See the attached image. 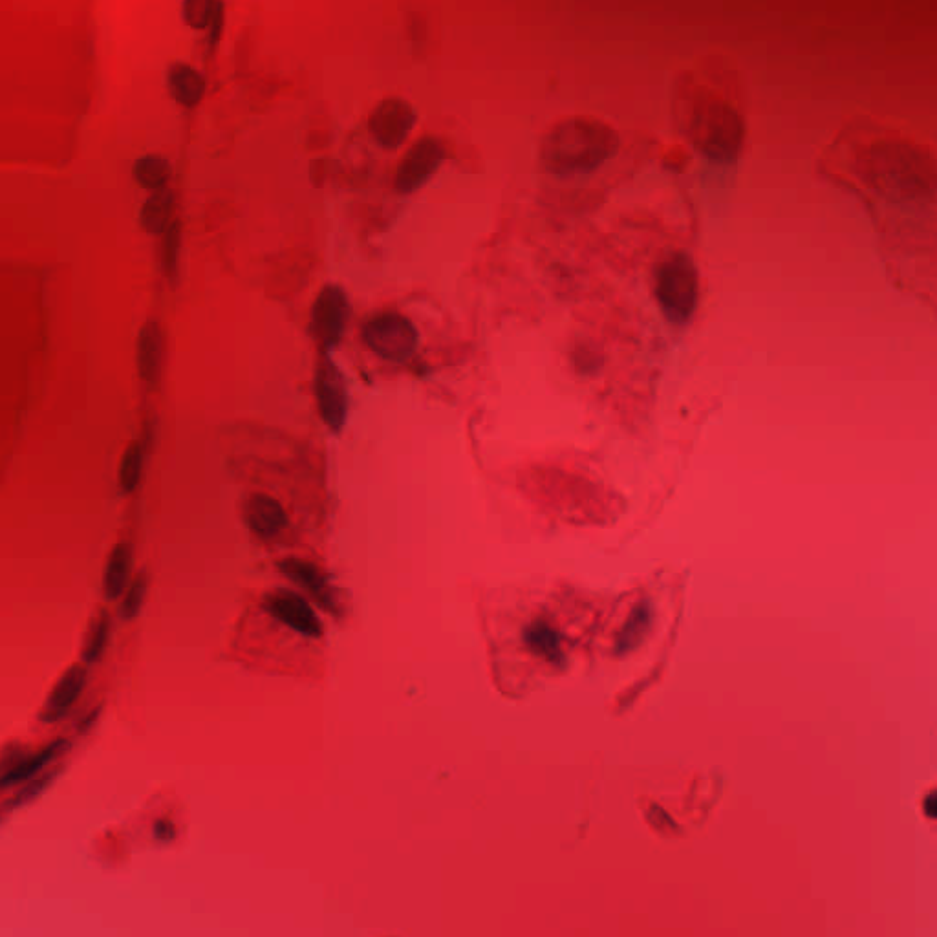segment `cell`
Returning a JSON list of instances; mask_svg holds the SVG:
<instances>
[{
	"instance_id": "6da1fadb",
	"label": "cell",
	"mask_w": 937,
	"mask_h": 937,
	"mask_svg": "<svg viewBox=\"0 0 937 937\" xmlns=\"http://www.w3.org/2000/svg\"><path fill=\"white\" fill-rule=\"evenodd\" d=\"M676 114L692 145L712 162H734L742 151L745 136L742 116L731 103L707 88H679Z\"/></svg>"
},
{
	"instance_id": "30bf717a",
	"label": "cell",
	"mask_w": 937,
	"mask_h": 937,
	"mask_svg": "<svg viewBox=\"0 0 937 937\" xmlns=\"http://www.w3.org/2000/svg\"><path fill=\"white\" fill-rule=\"evenodd\" d=\"M87 685L88 667L83 663H76L66 668L44 701L43 709L39 712V722L44 725L63 722L70 716V712L74 711Z\"/></svg>"
},
{
	"instance_id": "5bb4252c",
	"label": "cell",
	"mask_w": 937,
	"mask_h": 937,
	"mask_svg": "<svg viewBox=\"0 0 937 937\" xmlns=\"http://www.w3.org/2000/svg\"><path fill=\"white\" fill-rule=\"evenodd\" d=\"M246 524L260 539H273L288 526L284 507L268 495H253L246 504Z\"/></svg>"
},
{
	"instance_id": "484cf974",
	"label": "cell",
	"mask_w": 937,
	"mask_h": 937,
	"mask_svg": "<svg viewBox=\"0 0 937 937\" xmlns=\"http://www.w3.org/2000/svg\"><path fill=\"white\" fill-rule=\"evenodd\" d=\"M648 625H650V608H648L647 604H639L636 610H634V614H632V619H628V625L625 626V630H623V634H621L619 647H634L637 639H639V632H641L643 628L647 630Z\"/></svg>"
},
{
	"instance_id": "ba28073f",
	"label": "cell",
	"mask_w": 937,
	"mask_h": 937,
	"mask_svg": "<svg viewBox=\"0 0 937 937\" xmlns=\"http://www.w3.org/2000/svg\"><path fill=\"white\" fill-rule=\"evenodd\" d=\"M416 110L401 97L381 101L368 121V129L379 145L387 149L401 147L416 125Z\"/></svg>"
},
{
	"instance_id": "5b68a950",
	"label": "cell",
	"mask_w": 937,
	"mask_h": 937,
	"mask_svg": "<svg viewBox=\"0 0 937 937\" xmlns=\"http://www.w3.org/2000/svg\"><path fill=\"white\" fill-rule=\"evenodd\" d=\"M348 317L350 302L345 290L335 284L324 286L313 302L310 321L313 341L319 345L323 354H328L334 346L339 345L341 337L345 334Z\"/></svg>"
},
{
	"instance_id": "603a6c76",
	"label": "cell",
	"mask_w": 937,
	"mask_h": 937,
	"mask_svg": "<svg viewBox=\"0 0 937 937\" xmlns=\"http://www.w3.org/2000/svg\"><path fill=\"white\" fill-rule=\"evenodd\" d=\"M149 586H151V577L147 571L141 570L134 573L127 590L121 595V604H119L121 621H134L141 614L147 595H149Z\"/></svg>"
},
{
	"instance_id": "7a4b0ae2",
	"label": "cell",
	"mask_w": 937,
	"mask_h": 937,
	"mask_svg": "<svg viewBox=\"0 0 937 937\" xmlns=\"http://www.w3.org/2000/svg\"><path fill=\"white\" fill-rule=\"evenodd\" d=\"M619 147L617 132L593 118L564 119L546 134L540 160L557 176L590 173L608 162Z\"/></svg>"
},
{
	"instance_id": "9c48e42d",
	"label": "cell",
	"mask_w": 937,
	"mask_h": 937,
	"mask_svg": "<svg viewBox=\"0 0 937 937\" xmlns=\"http://www.w3.org/2000/svg\"><path fill=\"white\" fill-rule=\"evenodd\" d=\"M264 610L277 619L279 623L288 626L293 632L306 637L323 636V625L317 614L313 612L308 601L299 593L288 590H275L264 597Z\"/></svg>"
},
{
	"instance_id": "ac0fdd59",
	"label": "cell",
	"mask_w": 937,
	"mask_h": 937,
	"mask_svg": "<svg viewBox=\"0 0 937 937\" xmlns=\"http://www.w3.org/2000/svg\"><path fill=\"white\" fill-rule=\"evenodd\" d=\"M174 194L171 189L154 191L141 207V227L151 235H163L174 222Z\"/></svg>"
},
{
	"instance_id": "ffe728a7",
	"label": "cell",
	"mask_w": 937,
	"mask_h": 937,
	"mask_svg": "<svg viewBox=\"0 0 937 937\" xmlns=\"http://www.w3.org/2000/svg\"><path fill=\"white\" fill-rule=\"evenodd\" d=\"M132 174H134V180L143 189L154 193L167 187V182L171 178V163L158 154H147L134 163Z\"/></svg>"
},
{
	"instance_id": "52a82bcc",
	"label": "cell",
	"mask_w": 937,
	"mask_h": 937,
	"mask_svg": "<svg viewBox=\"0 0 937 937\" xmlns=\"http://www.w3.org/2000/svg\"><path fill=\"white\" fill-rule=\"evenodd\" d=\"M445 160V149L436 138H421L410 147L396 171V189L399 193H414L431 180Z\"/></svg>"
},
{
	"instance_id": "3957f363",
	"label": "cell",
	"mask_w": 937,
	"mask_h": 937,
	"mask_svg": "<svg viewBox=\"0 0 937 937\" xmlns=\"http://www.w3.org/2000/svg\"><path fill=\"white\" fill-rule=\"evenodd\" d=\"M654 293L670 323L690 321L700 297V279L694 260L683 251L665 255L654 270Z\"/></svg>"
},
{
	"instance_id": "2e32d148",
	"label": "cell",
	"mask_w": 937,
	"mask_h": 937,
	"mask_svg": "<svg viewBox=\"0 0 937 937\" xmlns=\"http://www.w3.org/2000/svg\"><path fill=\"white\" fill-rule=\"evenodd\" d=\"M522 639H524V645L533 656L544 659L546 663H550L553 667H564L566 665L562 636L559 634V630L550 625L548 621H544V619L531 621L524 628Z\"/></svg>"
},
{
	"instance_id": "7402d4cb",
	"label": "cell",
	"mask_w": 937,
	"mask_h": 937,
	"mask_svg": "<svg viewBox=\"0 0 937 937\" xmlns=\"http://www.w3.org/2000/svg\"><path fill=\"white\" fill-rule=\"evenodd\" d=\"M145 471V447L140 442H130L121 456L118 469V484L123 495H130L138 489Z\"/></svg>"
},
{
	"instance_id": "7c38bea8",
	"label": "cell",
	"mask_w": 937,
	"mask_h": 937,
	"mask_svg": "<svg viewBox=\"0 0 937 937\" xmlns=\"http://www.w3.org/2000/svg\"><path fill=\"white\" fill-rule=\"evenodd\" d=\"M70 749L72 742L68 738H54L37 751H28L10 773L0 776V791H10L35 776L43 775L46 769L59 764L66 754L70 753Z\"/></svg>"
},
{
	"instance_id": "9a60e30c",
	"label": "cell",
	"mask_w": 937,
	"mask_h": 937,
	"mask_svg": "<svg viewBox=\"0 0 937 937\" xmlns=\"http://www.w3.org/2000/svg\"><path fill=\"white\" fill-rule=\"evenodd\" d=\"M134 577V548L129 542H118L108 555L103 571V593L107 601H118Z\"/></svg>"
},
{
	"instance_id": "4fadbf2b",
	"label": "cell",
	"mask_w": 937,
	"mask_h": 937,
	"mask_svg": "<svg viewBox=\"0 0 937 937\" xmlns=\"http://www.w3.org/2000/svg\"><path fill=\"white\" fill-rule=\"evenodd\" d=\"M163 350H165V339H163L160 324L156 321L143 324L138 334V343H136V365H138L141 381L147 387H156L160 383Z\"/></svg>"
},
{
	"instance_id": "e0dca14e",
	"label": "cell",
	"mask_w": 937,
	"mask_h": 937,
	"mask_svg": "<svg viewBox=\"0 0 937 937\" xmlns=\"http://www.w3.org/2000/svg\"><path fill=\"white\" fill-rule=\"evenodd\" d=\"M167 85L176 103L185 108L196 107L205 94L204 77L196 68L185 63H174L169 68Z\"/></svg>"
},
{
	"instance_id": "44dd1931",
	"label": "cell",
	"mask_w": 937,
	"mask_h": 937,
	"mask_svg": "<svg viewBox=\"0 0 937 937\" xmlns=\"http://www.w3.org/2000/svg\"><path fill=\"white\" fill-rule=\"evenodd\" d=\"M63 773V765H54L46 769L43 775L35 776L32 780L24 782L19 787H15L13 795L8 798L6 806L10 809H21L30 806L35 800L43 797L44 793L54 786L55 780Z\"/></svg>"
},
{
	"instance_id": "d6986e66",
	"label": "cell",
	"mask_w": 937,
	"mask_h": 937,
	"mask_svg": "<svg viewBox=\"0 0 937 937\" xmlns=\"http://www.w3.org/2000/svg\"><path fill=\"white\" fill-rule=\"evenodd\" d=\"M110 636H112V615L108 614L107 610H101L88 623L87 634L83 639L81 663L85 667H96L97 663L105 657Z\"/></svg>"
},
{
	"instance_id": "d4e9b609",
	"label": "cell",
	"mask_w": 937,
	"mask_h": 937,
	"mask_svg": "<svg viewBox=\"0 0 937 937\" xmlns=\"http://www.w3.org/2000/svg\"><path fill=\"white\" fill-rule=\"evenodd\" d=\"M218 4L220 2H215V0H185L182 15L189 26H193L196 30H204L211 26Z\"/></svg>"
},
{
	"instance_id": "277c9868",
	"label": "cell",
	"mask_w": 937,
	"mask_h": 937,
	"mask_svg": "<svg viewBox=\"0 0 937 937\" xmlns=\"http://www.w3.org/2000/svg\"><path fill=\"white\" fill-rule=\"evenodd\" d=\"M363 339L374 354L394 363L407 361L418 348V330L405 315L396 312L372 317L363 328Z\"/></svg>"
},
{
	"instance_id": "4316f807",
	"label": "cell",
	"mask_w": 937,
	"mask_h": 937,
	"mask_svg": "<svg viewBox=\"0 0 937 937\" xmlns=\"http://www.w3.org/2000/svg\"><path fill=\"white\" fill-rule=\"evenodd\" d=\"M28 753V749L19 742H10L0 747V776L10 773L15 765L21 762L22 756Z\"/></svg>"
},
{
	"instance_id": "cb8c5ba5",
	"label": "cell",
	"mask_w": 937,
	"mask_h": 937,
	"mask_svg": "<svg viewBox=\"0 0 937 937\" xmlns=\"http://www.w3.org/2000/svg\"><path fill=\"white\" fill-rule=\"evenodd\" d=\"M180 253H182V224L174 220L169 229L163 233L162 242V268L169 281H174L178 277Z\"/></svg>"
},
{
	"instance_id": "8fae6325",
	"label": "cell",
	"mask_w": 937,
	"mask_h": 937,
	"mask_svg": "<svg viewBox=\"0 0 937 937\" xmlns=\"http://www.w3.org/2000/svg\"><path fill=\"white\" fill-rule=\"evenodd\" d=\"M279 570L291 582H295L297 586H301L302 590L310 593L315 603L319 604L323 610L330 614L341 615L339 595L335 592L332 582L328 581L326 573L317 564L297 559V557H288L279 562Z\"/></svg>"
},
{
	"instance_id": "8992f818",
	"label": "cell",
	"mask_w": 937,
	"mask_h": 937,
	"mask_svg": "<svg viewBox=\"0 0 937 937\" xmlns=\"http://www.w3.org/2000/svg\"><path fill=\"white\" fill-rule=\"evenodd\" d=\"M315 399L326 427L334 432L343 431L348 418V388L341 370L328 354H321L317 363Z\"/></svg>"
}]
</instances>
